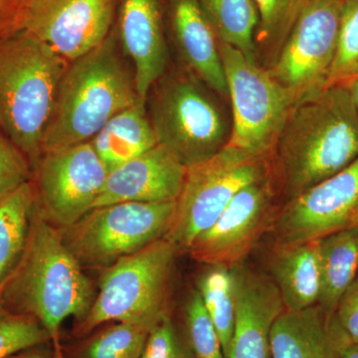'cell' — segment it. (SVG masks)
I'll use <instances>...</instances> for the list:
<instances>
[{
  "mask_svg": "<svg viewBox=\"0 0 358 358\" xmlns=\"http://www.w3.org/2000/svg\"><path fill=\"white\" fill-rule=\"evenodd\" d=\"M357 159V108L345 85H329L294 106L271 150L278 197L288 201Z\"/></svg>",
  "mask_w": 358,
  "mask_h": 358,
  "instance_id": "6da1fadb",
  "label": "cell"
},
{
  "mask_svg": "<svg viewBox=\"0 0 358 358\" xmlns=\"http://www.w3.org/2000/svg\"><path fill=\"white\" fill-rule=\"evenodd\" d=\"M2 305L13 313L31 315L65 358L61 327L69 317L81 322L95 300L93 285L63 241L62 232L33 211L27 243L17 267L0 289Z\"/></svg>",
  "mask_w": 358,
  "mask_h": 358,
  "instance_id": "7a4b0ae2",
  "label": "cell"
},
{
  "mask_svg": "<svg viewBox=\"0 0 358 358\" xmlns=\"http://www.w3.org/2000/svg\"><path fill=\"white\" fill-rule=\"evenodd\" d=\"M138 102L143 101L136 92L134 71L112 30L102 44L68 66L42 154L89 143L113 117Z\"/></svg>",
  "mask_w": 358,
  "mask_h": 358,
  "instance_id": "3957f363",
  "label": "cell"
},
{
  "mask_svg": "<svg viewBox=\"0 0 358 358\" xmlns=\"http://www.w3.org/2000/svg\"><path fill=\"white\" fill-rule=\"evenodd\" d=\"M70 63L29 33L0 39V129L34 166Z\"/></svg>",
  "mask_w": 358,
  "mask_h": 358,
  "instance_id": "277c9868",
  "label": "cell"
},
{
  "mask_svg": "<svg viewBox=\"0 0 358 358\" xmlns=\"http://www.w3.org/2000/svg\"><path fill=\"white\" fill-rule=\"evenodd\" d=\"M178 250L164 238L103 270L89 313L75 324L84 338L109 322H128L148 331L169 313V287Z\"/></svg>",
  "mask_w": 358,
  "mask_h": 358,
  "instance_id": "5b68a950",
  "label": "cell"
},
{
  "mask_svg": "<svg viewBox=\"0 0 358 358\" xmlns=\"http://www.w3.org/2000/svg\"><path fill=\"white\" fill-rule=\"evenodd\" d=\"M154 88L150 119L157 140L186 167L212 159L228 145L232 122L220 96L192 73H166Z\"/></svg>",
  "mask_w": 358,
  "mask_h": 358,
  "instance_id": "8992f818",
  "label": "cell"
},
{
  "mask_svg": "<svg viewBox=\"0 0 358 358\" xmlns=\"http://www.w3.org/2000/svg\"><path fill=\"white\" fill-rule=\"evenodd\" d=\"M270 173V157L248 154L229 145L212 159L187 167L164 239L178 252H187L240 190Z\"/></svg>",
  "mask_w": 358,
  "mask_h": 358,
  "instance_id": "52a82bcc",
  "label": "cell"
},
{
  "mask_svg": "<svg viewBox=\"0 0 358 358\" xmlns=\"http://www.w3.org/2000/svg\"><path fill=\"white\" fill-rule=\"evenodd\" d=\"M176 206L128 201L95 207L60 229L63 241L82 268L103 271L164 238Z\"/></svg>",
  "mask_w": 358,
  "mask_h": 358,
  "instance_id": "ba28073f",
  "label": "cell"
},
{
  "mask_svg": "<svg viewBox=\"0 0 358 358\" xmlns=\"http://www.w3.org/2000/svg\"><path fill=\"white\" fill-rule=\"evenodd\" d=\"M219 48L232 108V128L227 145L248 154L270 157L298 101L241 51L221 42Z\"/></svg>",
  "mask_w": 358,
  "mask_h": 358,
  "instance_id": "9c48e42d",
  "label": "cell"
},
{
  "mask_svg": "<svg viewBox=\"0 0 358 358\" xmlns=\"http://www.w3.org/2000/svg\"><path fill=\"white\" fill-rule=\"evenodd\" d=\"M33 171L35 209L59 229L94 208L109 174L90 141L44 152Z\"/></svg>",
  "mask_w": 358,
  "mask_h": 358,
  "instance_id": "30bf717a",
  "label": "cell"
},
{
  "mask_svg": "<svg viewBox=\"0 0 358 358\" xmlns=\"http://www.w3.org/2000/svg\"><path fill=\"white\" fill-rule=\"evenodd\" d=\"M343 0H308L275 64L267 71L296 100L329 86Z\"/></svg>",
  "mask_w": 358,
  "mask_h": 358,
  "instance_id": "8fae6325",
  "label": "cell"
},
{
  "mask_svg": "<svg viewBox=\"0 0 358 358\" xmlns=\"http://www.w3.org/2000/svg\"><path fill=\"white\" fill-rule=\"evenodd\" d=\"M358 159L350 166L278 206L268 232L274 245L322 239L355 225Z\"/></svg>",
  "mask_w": 358,
  "mask_h": 358,
  "instance_id": "7c38bea8",
  "label": "cell"
},
{
  "mask_svg": "<svg viewBox=\"0 0 358 358\" xmlns=\"http://www.w3.org/2000/svg\"><path fill=\"white\" fill-rule=\"evenodd\" d=\"M115 7L117 0H23L16 29L71 63L109 36Z\"/></svg>",
  "mask_w": 358,
  "mask_h": 358,
  "instance_id": "4fadbf2b",
  "label": "cell"
},
{
  "mask_svg": "<svg viewBox=\"0 0 358 358\" xmlns=\"http://www.w3.org/2000/svg\"><path fill=\"white\" fill-rule=\"evenodd\" d=\"M277 188L272 173L235 195L223 213L187 250L192 259L206 266L232 268L244 262L277 211Z\"/></svg>",
  "mask_w": 358,
  "mask_h": 358,
  "instance_id": "5bb4252c",
  "label": "cell"
},
{
  "mask_svg": "<svg viewBox=\"0 0 358 358\" xmlns=\"http://www.w3.org/2000/svg\"><path fill=\"white\" fill-rule=\"evenodd\" d=\"M232 268L236 320L229 358H271L273 324L285 310L272 278L243 263Z\"/></svg>",
  "mask_w": 358,
  "mask_h": 358,
  "instance_id": "9a60e30c",
  "label": "cell"
},
{
  "mask_svg": "<svg viewBox=\"0 0 358 358\" xmlns=\"http://www.w3.org/2000/svg\"><path fill=\"white\" fill-rule=\"evenodd\" d=\"M187 167L159 145L108 174L95 207L119 202H173L178 199Z\"/></svg>",
  "mask_w": 358,
  "mask_h": 358,
  "instance_id": "2e32d148",
  "label": "cell"
},
{
  "mask_svg": "<svg viewBox=\"0 0 358 358\" xmlns=\"http://www.w3.org/2000/svg\"><path fill=\"white\" fill-rule=\"evenodd\" d=\"M119 39L133 63L138 95L147 103L150 90L166 73L169 58L159 0H122Z\"/></svg>",
  "mask_w": 358,
  "mask_h": 358,
  "instance_id": "e0dca14e",
  "label": "cell"
},
{
  "mask_svg": "<svg viewBox=\"0 0 358 358\" xmlns=\"http://www.w3.org/2000/svg\"><path fill=\"white\" fill-rule=\"evenodd\" d=\"M350 341L336 315H327L319 305L285 310L271 331V358H341Z\"/></svg>",
  "mask_w": 358,
  "mask_h": 358,
  "instance_id": "ac0fdd59",
  "label": "cell"
},
{
  "mask_svg": "<svg viewBox=\"0 0 358 358\" xmlns=\"http://www.w3.org/2000/svg\"><path fill=\"white\" fill-rule=\"evenodd\" d=\"M171 22L187 70L229 103L219 40L199 4L195 0H171Z\"/></svg>",
  "mask_w": 358,
  "mask_h": 358,
  "instance_id": "d6986e66",
  "label": "cell"
},
{
  "mask_svg": "<svg viewBox=\"0 0 358 358\" xmlns=\"http://www.w3.org/2000/svg\"><path fill=\"white\" fill-rule=\"evenodd\" d=\"M268 265L285 310L299 312L317 305L322 292L320 239L274 245Z\"/></svg>",
  "mask_w": 358,
  "mask_h": 358,
  "instance_id": "ffe728a7",
  "label": "cell"
},
{
  "mask_svg": "<svg viewBox=\"0 0 358 358\" xmlns=\"http://www.w3.org/2000/svg\"><path fill=\"white\" fill-rule=\"evenodd\" d=\"M90 143L109 173L159 143L145 102L115 115Z\"/></svg>",
  "mask_w": 358,
  "mask_h": 358,
  "instance_id": "44dd1931",
  "label": "cell"
},
{
  "mask_svg": "<svg viewBox=\"0 0 358 358\" xmlns=\"http://www.w3.org/2000/svg\"><path fill=\"white\" fill-rule=\"evenodd\" d=\"M322 292L317 305L334 315L339 299L358 275V225L320 239Z\"/></svg>",
  "mask_w": 358,
  "mask_h": 358,
  "instance_id": "7402d4cb",
  "label": "cell"
},
{
  "mask_svg": "<svg viewBox=\"0 0 358 358\" xmlns=\"http://www.w3.org/2000/svg\"><path fill=\"white\" fill-rule=\"evenodd\" d=\"M34 204L31 181L0 199V289L23 255Z\"/></svg>",
  "mask_w": 358,
  "mask_h": 358,
  "instance_id": "603a6c76",
  "label": "cell"
},
{
  "mask_svg": "<svg viewBox=\"0 0 358 358\" xmlns=\"http://www.w3.org/2000/svg\"><path fill=\"white\" fill-rule=\"evenodd\" d=\"M221 43L256 60L255 34L259 14L253 0H195ZM258 64V63H257Z\"/></svg>",
  "mask_w": 358,
  "mask_h": 358,
  "instance_id": "cb8c5ba5",
  "label": "cell"
},
{
  "mask_svg": "<svg viewBox=\"0 0 358 358\" xmlns=\"http://www.w3.org/2000/svg\"><path fill=\"white\" fill-rule=\"evenodd\" d=\"M259 14L256 60L268 70L275 64L308 0H253Z\"/></svg>",
  "mask_w": 358,
  "mask_h": 358,
  "instance_id": "d4e9b609",
  "label": "cell"
},
{
  "mask_svg": "<svg viewBox=\"0 0 358 358\" xmlns=\"http://www.w3.org/2000/svg\"><path fill=\"white\" fill-rule=\"evenodd\" d=\"M196 289L217 331L224 357L229 358L236 320L232 268L221 265L207 266L197 280Z\"/></svg>",
  "mask_w": 358,
  "mask_h": 358,
  "instance_id": "484cf974",
  "label": "cell"
},
{
  "mask_svg": "<svg viewBox=\"0 0 358 358\" xmlns=\"http://www.w3.org/2000/svg\"><path fill=\"white\" fill-rule=\"evenodd\" d=\"M148 333L136 324L109 322L84 336L70 358H140Z\"/></svg>",
  "mask_w": 358,
  "mask_h": 358,
  "instance_id": "4316f807",
  "label": "cell"
},
{
  "mask_svg": "<svg viewBox=\"0 0 358 358\" xmlns=\"http://www.w3.org/2000/svg\"><path fill=\"white\" fill-rule=\"evenodd\" d=\"M358 77V0H343L336 56L329 85L346 84Z\"/></svg>",
  "mask_w": 358,
  "mask_h": 358,
  "instance_id": "83f0119b",
  "label": "cell"
},
{
  "mask_svg": "<svg viewBox=\"0 0 358 358\" xmlns=\"http://www.w3.org/2000/svg\"><path fill=\"white\" fill-rule=\"evenodd\" d=\"M185 338L194 358H225L222 345L196 289L185 307Z\"/></svg>",
  "mask_w": 358,
  "mask_h": 358,
  "instance_id": "f1b7e54d",
  "label": "cell"
},
{
  "mask_svg": "<svg viewBox=\"0 0 358 358\" xmlns=\"http://www.w3.org/2000/svg\"><path fill=\"white\" fill-rule=\"evenodd\" d=\"M48 341V334L31 315L13 313L0 315V358L13 357Z\"/></svg>",
  "mask_w": 358,
  "mask_h": 358,
  "instance_id": "f546056e",
  "label": "cell"
},
{
  "mask_svg": "<svg viewBox=\"0 0 358 358\" xmlns=\"http://www.w3.org/2000/svg\"><path fill=\"white\" fill-rule=\"evenodd\" d=\"M32 179V166L24 152L0 129V199Z\"/></svg>",
  "mask_w": 358,
  "mask_h": 358,
  "instance_id": "4dcf8cb0",
  "label": "cell"
},
{
  "mask_svg": "<svg viewBox=\"0 0 358 358\" xmlns=\"http://www.w3.org/2000/svg\"><path fill=\"white\" fill-rule=\"evenodd\" d=\"M140 358H194L186 338L179 334L171 315L148 333Z\"/></svg>",
  "mask_w": 358,
  "mask_h": 358,
  "instance_id": "1f68e13d",
  "label": "cell"
},
{
  "mask_svg": "<svg viewBox=\"0 0 358 358\" xmlns=\"http://www.w3.org/2000/svg\"><path fill=\"white\" fill-rule=\"evenodd\" d=\"M334 315L350 343L358 345V275L339 299Z\"/></svg>",
  "mask_w": 358,
  "mask_h": 358,
  "instance_id": "d6a6232c",
  "label": "cell"
},
{
  "mask_svg": "<svg viewBox=\"0 0 358 358\" xmlns=\"http://www.w3.org/2000/svg\"><path fill=\"white\" fill-rule=\"evenodd\" d=\"M23 0H0V39L17 32L18 13Z\"/></svg>",
  "mask_w": 358,
  "mask_h": 358,
  "instance_id": "836d02e7",
  "label": "cell"
},
{
  "mask_svg": "<svg viewBox=\"0 0 358 358\" xmlns=\"http://www.w3.org/2000/svg\"><path fill=\"white\" fill-rule=\"evenodd\" d=\"M8 358H50L47 357L45 353L39 352V350H35V348H29L26 350L24 352L17 353V355H13V357Z\"/></svg>",
  "mask_w": 358,
  "mask_h": 358,
  "instance_id": "e575fe53",
  "label": "cell"
},
{
  "mask_svg": "<svg viewBox=\"0 0 358 358\" xmlns=\"http://www.w3.org/2000/svg\"><path fill=\"white\" fill-rule=\"evenodd\" d=\"M341 358H358L357 343H350V341L346 343L341 352Z\"/></svg>",
  "mask_w": 358,
  "mask_h": 358,
  "instance_id": "d590c367",
  "label": "cell"
},
{
  "mask_svg": "<svg viewBox=\"0 0 358 358\" xmlns=\"http://www.w3.org/2000/svg\"><path fill=\"white\" fill-rule=\"evenodd\" d=\"M343 85L348 87V91H350V95H352L353 103H355V108H357L358 112V77L348 82V83Z\"/></svg>",
  "mask_w": 358,
  "mask_h": 358,
  "instance_id": "8d00e7d4",
  "label": "cell"
},
{
  "mask_svg": "<svg viewBox=\"0 0 358 358\" xmlns=\"http://www.w3.org/2000/svg\"><path fill=\"white\" fill-rule=\"evenodd\" d=\"M2 310H3V305H2L1 296H0V315H3Z\"/></svg>",
  "mask_w": 358,
  "mask_h": 358,
  "instance_id": "74e56055",
  "label": "cell"
},
{
  "mask_svg": "<svg viewBox=\"0 0 358 358\" xmlns=\"http://www.w3.org/2000/svg\"><path fill=\"white\" fill-rule=\"evenodd\" d=\"M355 225H358V214H357V221H355Z\"/></svg>",
  "mask_w": 358,
  "mask_h": 358,
  "instance_id": "f35d334b",
  "label": "cell"
}]
</instances>
